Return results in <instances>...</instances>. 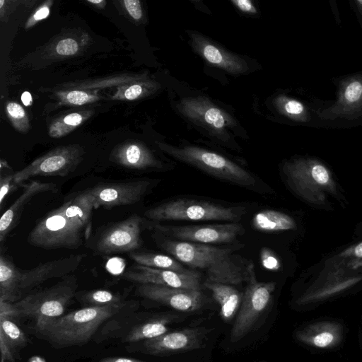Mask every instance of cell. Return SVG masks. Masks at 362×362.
Instances as JSON below:
<instances>
[{
	"label": "cell",
	"mask_w": 362,
	"mask_h": 362,
	"mask_svg": "<svg viewBox=\"0 0 362 362\" xmlns=\"http://www.w3.org/2000/svg\"><path fill=\"white\" fill-rule=\"evenodd\" d=\"M152 181L100 183L88 189L94 209L129 205L139 202L151 188Z\"/></svg>",
	"instance_id": "5bb4252c"
},
{
	"label": "cell",
	"mask_w": 362,
	"mask_h": 362,
	"mask_svg": "<svg viewBox=\"0 0 362 362\" xmlns=\"http://www.w3.org/2000/svg\"><path fill=\"white\" fill-rule=\"evenodd\" d=\"M19 185L14 182V173L1 175L0 177V206L9 194L18 188Z\"/></svg>",
	"instance_id": "836d02e7"
},
{
	"label": "cell",
	"mask_w": 362,
	"mask_h": 362,
	"mask_svg": "<svg viewBox=\"0 0 362 362\" xmlns=\"http://www.w3.org/2000/svg\"><path fill=\"white\" fill-rule=\"evenodd\" d=\"M260 258L262 266L267 269L276 271L281 267V264L277 257L274 255V252L267 247L262 249Z\"/></svg>",
	"instance_id": "e575fe53"
},
{
	"label": "cell",
	"mask_w": 362,
	"mask_h": 362,
	"mask_svg": "<svg viewBox=\"0 0 362 362\" xmlns=\"http://www.w3.org/2000/svg\"><path fill=\"white\" fill-rule=\"evenodd\" d=\"M135 293L181 312H194L206 303L202 290H189L151 284H138Z\"/></svg>",
	"instance_id": "2e32d148"
},
{
	"label": "cell",
	"mask_w": 362,
	"mask_h": 362,
	"mask_svg": "<svg viewBox=\"0 0 362 362\" xmlns=\"http://www.w3.org/2000/svg\"><path fill=\"white\" fill-rule=\"evenodd\" d=\"M8 115L16 129L25 132L29 127L28 119L21 105L11 102L6 105Z\"/></svg>",
	"instance_id": "d6a6232c"
},
{
	"label": "cell",
	"mask_w": 362,
	"mask_h": 362,
	"mask_svg": "<svg viewBox=\"0 0 362 362\" xmlns=\"http://www.w3.org/2000/svg\"><path fill=\"white\" fill-rule=\"evenodd\" d=\"M211 331L205 327H186L143 341L142 351L153 356L185 352L204 346Z\"/></svg>",
	"instance_id": "4fadbf2b"
},
{
	"label": "cell",
	"mask_w": 362,
	"mask_h": 362,
	"mask_svg": "<svg viewBox=\"0 0 362 362\" xmlns=\"http://www.w3.org/2000/svg\"><path fill=\"white\" fill-rule=\"evenodd\" d=\"M132 302L106 306H87L34 328L38 337L54 348L86 344L107 320L124 311Z\"/></svg>",
	"instance_id": "3957f363"
},
{
	"label": "cell",
	"mask_w": 362,
	"mask_h": 362,
	"mask_svg": "<svg viewBox=\"0 0 362 362\" xmlns=\"http://www.w3.org/2000/svg\"><path fill=\"white\" fill-rule=\"evenodd\" d=\"M86 119L85 115L74 112L54 121L49 127V134L54 138L65 136Z\"/></svg>",
	"instance_id": "1f68e13d"
},
{
	"label": "cell",
	"mask_w": 362,
	"mask_h": 362,
	"mask_svg": "<svg viewBox=\"0 0 362 362\" xmlns=\"http://www.w3.org/2000/svg\"><path fill=\"white\" fill-rule=\"evenodd\" d=\"M231 2L241 11L247 13H256L257 9L250 0H232Z\"/></svg>",
	"instance_id": "60d3db41"
},
{
	"label": "cell",
	"mask_w": 362,
	"mask_h": 362,
	"mask_svg": "<svg viewBox=\"0 0 362 362\" xmlns=\"http://www.w3.org/2000/svg\"><path fill=\"white\" fill-rule=\"evenodd\" d=\"M56 188L54 183L32 180L23 185L20 197L3 214L0 219V242L2 243L10 231L16 226L23 208L35 195Z\"/></svg>",
	"instance_id": "7402d4cb"
},
{
	"label": "cell",
	"mask_w": 362,
	"mask_h": 362,
	"mask_svg": "<svg viewBox=\"0 0 362 362\" xmlns=\"http://www.w3.org/2000/svg\"><path fill=\"white\" fill-rule=\"evenodd\" d=\"M290 188L304 200L322 204L334 194L335 184L329 170L312 158H298L284 163L282 168Z\"/></svg>",
	"instance_id": "52a82bcc"
},
{
	"label": "cell",
	"mask_w": 362,
	"mask_h": 362,
	"mask_svg": "<svg viewBox=\"0 0 362 362\" xmlns=\"http://www.w3.org/2000/svg\"><path fill=\"white\" fill-rule=\"evenodd\" d=\"M341 256H354L356 257H362V242L357 244L356 246L353 247L348 248L346 250L344 251L341 255Z\"/></svg>",
	"instance_id": "b9f144b4"
},
{
	"label": "cell",
	"mask_w": 362,
	"mask_h": 362,
	"mask_svg": "<svg viewBox=\"0 0 362 362\" xmlns=\"http://www.w3.org/2000/svg\"><path fill=\"white\" fill-rule=\"evenodd\" d=\"M49 12L50 9L49 5L46 4L42 5L36 10L35 13L28 21L25 28H30V26L35 24L37 21L47 18V16L49 15Z\"/></svg>",
	"instance_id": "f35d334b"
},
{
	"label": "cell",
	"mask_w": 362,
	"mask_h": 362,
	"mask_svg": "<svg viewBox=\"0 0 362 362\" xmlns=\"http://www.w3.org/2000/svg\"><path fill=\"white\" fill-rule=\"evenodd\" d=\"M66 100L71 104L81 105L95 100V97L85 91L71 90L66 94Z\"/></svg>",
	"instance_id": "8d00e7d4"
},
{
	"label": "cell",
	"mask_w": 362,
	"mask_h": 362,
	"mask_svg": "<svg viewBox=\"0 0 362 362\" xmlns=\"http://www.w3.org/2000/svg\"><path fill=\"white\" fill-rule=\"evenodd\" d=\"M177 109L185 117L206 130L209 134L228 142V129L235 125V120L206 97L184 98L177 104Z\"/></svg>",
	"instance_id": "30bf717a"
},
{
	"label": "cell",
	"mask_w": 362,
	"mask_h": 362,
	"mask_svg": "<svg viewBox=\"0 0 362 362\" xmlns=\"http://www.w3.org/2000/svg\"><path fill=\"white\" fill-rule=\"evenodd\" d=\"M319 115L329 119L337 117L350 119L362 115V75H354L343 80L336 102Z\"/></svg>",
	"instance_id": "ac0fdd59"
},
{
	"label": "cell",
	"mask_w": 362,
	"mask_h": 362,
	"mask_svg": "<svg viewBox=\"0 0 362 362\" xmlns=\"http://www.w3.org/2000/svg\"><path fill=\"white\" fill-rule=\"evenodd\" d=\"M343 329L336 322L322 321L311 323L297 331L296 337L300 342L320 349L334 348L342 339Z\"/></svg>",
	"instance_id": "ffe728a7"
},
{
	"label": "cell",
	"mask_w": 362,
	"mask_h": 362,
	"mask_svg": "<svg viewBox=\"0 0 362 362\" xmlns=\"http://www.w3.org/2000/svg\"><path fill=\"white\" fill-rule=\"evenodd\" d=\"M246 211L245 206H226L206 200L182 198L150 208L144 212V216L155 222L164 221L239 222L247 213Z\"/></svg>",
	"instance_id": "8992f818"
},
{
	"label": "cell",
	"mask_w": 362,
	"mask_h": 362,
	"mask_svg": "<svg viewBox=\"0 0 362 362\" xmlns=\"http://www.w3.org/2000/svg\"><path fill=\"white\" fill-rule=\"evenodd\" d=\"M247 286L242 303L230 330V339L237 342L252 331L259 318L267 309L275 290L276 283L257 280L252 262L247 265Z\"/></svg>",
	"instance_id": "ba28073f"
},
{
	"label": "cell",
	"mask_w": 362,
	"mask_h": 362,
	"mask_svg": "<svg viewBox=\"0 0 362 362\" xmlns=\"http://www.w3.org/2000/svg\"><path fill=\"white\" fill-rule=\"evenodd\" d=\"M77 287L76 276L69 274L56 284L28 293L16 303L0 301V317L32 318L34 328L38 327L63 315L76 296Z\"/></svg>",
	"instance_id": "277c9868"
},
{
	"label": "cell",
	"mask_w": 362,
	"mask_h": 362,
	"mask_svg": "<svg viewBox=\"0 0 362 362\" xmlns=\"http://www.w3.org/2000/svg\"><path fill=\"white\" fill-rule=\"evenodd\" d=\"M99 362H146L136 358L126 357H106Z\"/></svg>",
	"instance_id": "7bdbcfd3"
},
{
	"label": "cell",
	"mask_w": 362,
	"mask_h": 362,
	"mask_svg": "<svg viewBox=\"0 0 362 362\" xmlns=\"http://www.w3.org/2000/svg\"><path fill=\"white\" fill-rule=\"evenodd\" d=\"M122 278L138 284H151L177 288L202 290L200 273L194 269L177 272L136 264L124 272Z\"/></svg>",
	"instance_id": "9a60e30c"
},
{
	"label": "cell",
	"mask_w": 362,
	"mask_h": 362,
	"mask_svg": "<svg viewBox=\"0 0 362 362\" xmlns=\"http://www.w3.org/2000/svg\"><path fill=\"white\" fill-rule=\"evenodd\" d=\"M159 148L174 158L190 165L217 179L250 189H258L259 182L250 172L215 152L196 146L182 147L158 143Z\"/></svg>",
	"instance_id": "5b68a950"
},
{
	"label": "cell",
	"mask_w": 362,
	"mask_h": 362,
	"mask_svg": "<svg viewBox=\"0 0 362 362\" xmlns=\"http://www.w3.org/2000/svg\"><path fill=\"white\" fill-rule=\"evenodd\" d=\"M129 14L134 19L139 20L143 16L141 3L138 0H125L123 1Z\"/></svg>",
	"instance_id": "74e56055"
},
{
	"label": "cell",
	"mask_w": 362,
	"mask_h": 362,
	"mask_svg": "<svg viewBox=\"0 0 362 362\" xmlns=\"http://www.w3.org/2000/svg\"><path fill=\"white\" fill-rule=\"evenodd\" d=\"M144 219L133 214L105 230L95 246L98 255L136 251L142 245L141 232Z\"/></svg>",
	"instance_id": "7c38bea8"
},
{
	"label": "cell",
	"mask_w": 362,
	"mask_h": 362,
	"mask_svg": "<svg viewBox=\"0 0 362 362\" xmlns=\"http://www.w3.org/2000/svg\"><path fill=\"white\" fill-rule=\"evenodd\" d=\"M25 333L12 320L0 317V346L2 361H13L18 351L27 344Z\"/></svg>",
	"instance_id": "484cf974"
},
{
	"label": "cell",
	"mask_w": 362,
	"mask_h": 362,
	"mask_svg": "<svg viewBox=\"0 0 362 362\" xmlns=\"http://www.w3.org/2000/svg\"><path fill=\"white\" fill-rule=\"evenodd\" d=\"M189 36L194 52L211 64L233 75L243 74L247 71V64L240 57L226 51L197 32H190Z\"/></svg>",
	"instance_id": "d6986e66"
},
{
	"label": "cell",
	"mask_w": 362,
	"mask_h": 362,
	"mask_svg": "<svg viewBox=\"0 0 362 362\" xmlns=\"http://www.w3.org/2000/svg\"><path fill=\"white\" fill-rule=\"evenodd\" d=\"M81 155V150L73 146L57 148L14 173V182L21 185L35 176H66L79 164Z\"/></svg>",
	"instance_id": "8fae6325"
},
{
	"label": "cell",
	"mask_w": 362,
	"mask_h": 362,
	"mask_svg": "<svg viewBox=\"0 0 362 362\" xmlns=\"http://www.w3.org/2000/svg\"><path fill=\"white\" fill-rule=\"evenodd\" d=\"M88 1L94 4H104L105 3V1L103 0H88Z\"/></svg>",
	"instance_id": "7dc6e473"
},
{
	"label": "cell",
	"mask_w": 362,
	"mask_h": 362,
	"mask_svg": "<svg viewBox=\"0 0 362 362\" xmlns=\"http://www.w3.org/2000/svg\"><path fill=\"white\" fill-rule=\"evenodd\" d=\"M21 100L24 105L29 106L32 104L33 100L30 93L28 91H25L21 95Z\"/></svg>",
	"instance_id": "ee69618b"
},
{
	"label": "cell",
	"mask_w": 362,
	"mask_h": 362,
	"mask_svg": "<svg viewBox=\"0 0 362 362\" xmlns=\"http://www.w3.org/2000/svg\"><path fill=\"white\" fill-rule=\"evenodd\" d=\"M274 104L279 111L297 122H305L310 119L306 107L300 101L279 95L274 100Z\"/></svg>",
	"instance_id": "f546056e"
},
{
	"label": "cell",
	"mask_w": 362,
	"mask_h": 362,
	"mask_svg": "<svg viewBox=\"0 0 362 362\" xmlns=\"http://www.w3.org/2000/svg\"><path fill=\"white\" fill-rule=\"evenodd\" d=\"M93 198L88 189L51 211L28 234V242L43 249H77L92 230Z\"/></svg>",
	"instance_id": "6da1fadb"
},
{
	"label": "cell",
	"mask_w": 362,
	"mask_h": 362,
	"mask_svg": "<svg viewBox=\"0 0 362 362\" xmlns=\"http://www.w3.org/2000/svg\"><path fill=\"white\" fill-rule=\"evenodd\" d=\"M145 92L144 88L140 84H134L127 88L124 96L127 100H134L141 96Z\"/></svg>",
	"instance_id": "ab89813d"
},
{
	"label": "cell",
	"mask_w": 362,
	"mask_h": 362,
	"mask_svg": "<svg viewBox=\"0 0 362 362\" xmlns=\"http://www.w3.org/2000/svg\"><path fill=\"white\" fill-rule=\"evenodd\" d=\"M356 4V7L360 11V13L362 14V0H358L355 1Z\"/></svg>",
	"instance_id": "f6af8a7d"
},
{
	"label": "cell",
	"mask_w": 362,
	"mask_h": 362,
	"mask_svg": "<svg viewBox=\"0 0 362 362\" xmlns=\"http://www.w3.org/2000/svg\"><path fill=\"white\" fill-rule=\"evenodd\" d=\"M84 256L83 254L71 255L39 264L31 269H20L19 291L21 298L48 279L69 275L76 270Z\"/></svg>",
	"instance_id": "e0dca14e"
},
{
	"label": "cell",
	"mask_w": 362,
	"mask_h": 362,
	"mask_svg": "<svg viewBox=\"0 0 362 362\" xmlns=\"http://www.w3.org/2000/svg\"><path fill=\"white\" fill-rule=\"evenodd\" d=\"M251 225L254 229L265 233L285 231L296 228V223L291 216L273 209L262 210L255 214Z\"/></svg>",
	"instance_id": "4316f807"
},
{
	"label": "cell",
	"mask_w": 362,
	"mask_h": 362,
	"mask_svg": "<svg viewBox=\"0 0 362 362\" xmlns=\"http://www.w3.org/2000/svg\"><path fill=\"white\" fill-rule=\"evenodd\" d=\"M359 279L360 278L349 279L340 283L325 286L315 291L308 292L299 298L298 303L300 305L307 304L329 297L351 286Z\"/></svg>",
	"instance_id": "4dcf8cb0"
},
{
	"label": "cell",
	"mask_w": 362,
	"mask_h": 362,
	"mask_svg": "<svg viewBox=\"0 0 362 362\" xmlns=\"http://www.w3.org/2000/svg\"><path fill=\"white\" fill-rule=\"evenodd\" d=\"M112 160L124 168L134 170H162L163 165L151 151L139 143H127L116 148Z\"/></svg>",
	"instance_id": "44dd1931"
},
{
	"label": "cell",
	"mask_w": 362,
	"mask_h": 362,
	"mask_svg": "<svg viewBox=\"0 0 362 362\" xmlns=\"http://www.w3.org/2000/svg\"><path fill=\"white\" fill-rule=\"evenodd\" d=\"M76 296L81 302L88 306H106L124 302L122 296L119 293L103 289L76 293Z\"/></svg>",
	"instance_id": "f1b7e54d"
},
{
	"label": "cell",
	"mask_w": 362,
	"mask_h": 362,
	"mask_svg": "<svg viewBox=\"0 0 362 362\" xmlns=\"http://www.w3.org/2000/svg\"><path fill=\"white\" fill-rule=\"evenodd\" d=\"M1 170H3V168H10L11 167L7 164L6 161L1 160Z\"/></svg>",
	"instance_id": "bcb514c9"
},
{
	"label": "cell",
	"mask_w": 362,
	"mask_h": 362,
	"mask_svg": "<svg viewBox=\"0 0 362 362\" xmlns=\"http://www.w3.org/2000/svg\"><path fill=\"white\" fill-rule=\"evenodd\" d=\"M78 50V44L71 38L60 40L56 46V52L59 55L71 56L75 54Z\"/></svg>",
	"instance_id": "d590c367"
},
{
	"label": "cell",
	"mask_w": 362,
	"mask_h": 362,
	"mask_svg": "<svg viewBox=\"0 0 362 362\" xmlns=\"http://www.w3.org/2000/svg\"><path fill=\"white\" fill-rule=\"evenodd\" d=\"M20 269L2 252L0 255V301L16 303L21 299Z\"/></svg>",
	"instance_id": "d4e9b609"
},
{
	"label": "cell",
	"mask_w": 362,
	"mask_h": 362,
	"mask_svg": "<svg viewBox=\"0 0 362 362\" xmlns=\"http://www.w3.org/2000/svg\"><path fill=\"white\" fill-rule=\"evenodd\" d=\"M185 315L164 313L134 327L124 338V341L135 343L151 339L168 332L170 326L185 319Z\"/></svg>",
	"instance_id": "603a6c76"
},
{
	"label": "cell",
	"mask_w": 362,
	"mask_h": 362,
	"mask_svg": "<svg viewBox=\"0 0 362 362\" xmlns=\"http://www.w3.org/2000/svg\"><path fill=\"white\" fill-rule=\"evenodd\" d=\"M144 226L171 239L210 245L233 243L245 233L243 226L239 222L172 226L144 219Z\"/></svg>",
	"instance_id": "9c48e42d"
},
{
	"label": "cell",
	"mask_w": 362,
	"mask_h": 362,
	"mask_svg": "<svg viewBox=\"0 0 362 362\" xmlns=\"http://www.w3.org/2000/svg\"><path fill=\"white\" fill-rule=\"evenodd\" d=\"M203 286L209 289L214 300L220 305L222 319L230 321L240 307L243 293L237 290L233 285L206 281Z\"/></svg>",
	"instance_id": "cb8c5ba5"
},
{
	"label": "cell",
	"mask_w": 362,
	"mask_h": 362,
	"mask_svg": "<svg viewBox=\"0 0 362 362\" xmlns=\"http://www.w3.org/2000/svg\"><path fill=\"white\" fill-rule=\"evenodd\" d=\"M157 245L181 263L203 270L207 281L238 285L247 279V265L228 247H219L171 239L158 233L153 235Z\"/></svg>",
	"instance_id": "7a4b0ae2"
},
{
	"label": "cell",
	"mask_w": 362,
	"mask_h": 362,
	"mask_svg": "<svg viewBox=\"0 0 362 362\" xmlns=\"http://www.w3.org/2000/svg\"><path fill=\"white\" fill-rule=\"evenodd\" d=\"M128 256L137 264L148 267L177 272H185L189 270L175 258L165 255L133 251L128 252Z\"/></svg>",
	"instance_id": "83f0119b"
}]
</instances>
